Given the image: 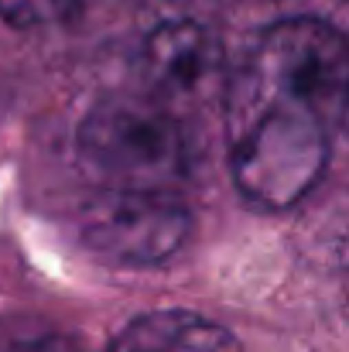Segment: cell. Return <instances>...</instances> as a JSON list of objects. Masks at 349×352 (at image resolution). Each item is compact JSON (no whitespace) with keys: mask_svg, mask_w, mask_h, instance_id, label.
I'll use <instances>...</instances> for the list:
<instances>
[{"mask_svg":"<svg viewBox=\"0 0 349 352\" xmlns=\"http://www.w3.org/2000/svg\"><path fill=\"white\" fill-rule=\"evenodd\" d=\"M349 103V38L315 17L267 24L226 79L236 192L257 209H291L326 171Z\"/></svg>","mask_w":349,"mask_h":352,"instance_id":"obj_1","label":"cell"},{"mask_svg":"<svg viewBox=\"0 0 349 352\" xmlns=\"http://www.w3.org/2000/svg\"><path fill=\"white\" fill-rule=\"evenodd\" d=\"M76 151L103 188L171 192L185 178L182 126L144 96L100 100L76 130Z\"/></svg>","mask_w":349,"mask_h":352,"instance_id":"obj_2","label":"cell"},{"mask_svg":"<svg viewBox=\"0 0 349 352\" xmlns=\"http://www.w3.org/2000/svg\"><path fill=\"white\" fill-rule=\"evenodd\" d=\"M192 216L171 192L96 188L79 209L83 243L120 267H154L182 250Z\"/></svg>","mask_w":349,"mask_h":352,"instance_id":"obj_3","label":"cell"},{"mask_svg":"<svg viewBox=\"0 0 349 352\" xmlns=\"http://www.w3.org/2000/svg\"><path fill=\"white\" fill-rule=\"evenodd\" d=\"M140 62L151 86H158L161 93L182 96V93L202 89L216 76L223 62V45L206 24L192 17H175V21L158 24L147 34Z\"/></svg>","mask_w":349,"mask_h":352,"instance_id":"obj_4","label":"cell"},{"mask_svg":"<svg viewBox=\"0 0 349 352\" xmlns=\"http://www.w3.org/2000/svg\"><path fill=\"white\" fill-rule=\"evenodd\" d=\"M110 352H243L230 329L195 315V311H147L127 322Z\"/></svg>","mask_w":349,"mask_h":352,"instance_id":"obj_5","label":"cell"},{"mask_svg":"<svg viewBox=\"0 0 349 352\" xmlns=\"http://www.w3.org/2000/svg\"><path fill=\"white\" fill-rule=\"evenodd\" d=\"M83 0H0V21L17 31L52 28L69 21Z\"/></svg>","mask_w":349,"mask_h":352,"instance_id":"obj_6","label":"cell"},{"mask_svg":"<svg viewBox=\"0 0 349 352\" xmlns=\"http://www.w3.org/2000/svg\"><path fill=\"white\" fill-rule=\"evenodd\" d=\"M284 3H291L284 17H315L349 38V0H284Z\"/></svg>","mask_w":349,"mask_h":352,"instance_id":"obj_7","label":"cell"},{"mask_svg":"<svg viewBox=\"0 0 349 352\" xmlns=\"http://www.w3.org/2000/svg\"><path fill=\"white\" fill-rule=\"evenodd\" d=\"M14 352H76V349L69 342H62V339H41V342H28V346H21Z\"/></svg>","mask_w":349,"mask_h":352,"instance_id":"obj_8","label":"cell"},{"mask_svg":"<svg viewBox=\"0 0 349 352\" xmlns=\"http://www.w3.org/2000/svg\"><path fill=\"white\" fill-rule=\"evenodd\" d=\"M343 130H346V137H349V103H346V113H343Z\"/></svg>","mask_w":349,"mask_h":352,"instance_id":"obj_9","label":"cell"}]
</instances>
